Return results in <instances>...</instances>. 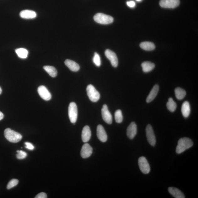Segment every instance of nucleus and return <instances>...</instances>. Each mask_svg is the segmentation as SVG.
<instances>
[{"label": "nucleus", "mask_w": 198, "mask_h": 198, "mask_svg": "<svg viewBox=\"0 0 198 198\" xmlns=\"http://www.w3.org/2000/svg\"><path fill=\"white\" fill-rule=\"evenodd\" d=\"M193 145L192 141L190 138L186 137L180 138L178 141L176 152L178 154L182 153Z\"/></svg>", "instance_id": "1"}, {"label": "nucleus", "mask_w": 198, "mask_h": 198, "mask_svg": "<svg viewBox=\"0 0 198 198\" xmlns=\"http://www.w3.org/2000/svg\"><path fill=\"white\" fill-rule=\"evenodd\" d=\"M4 134L6 139L12 143L19 142L22 138V136L20 134L10 128H7L5 130Z\"/></svg>", "instance_id": "2"}, {"label": "nucleus", "mask_w": 198, "mask_h": 198, "mask_svg": "<svg viewBox=\"0 0 198 198\" xmlns=\"http://www.w3.org/2000/svg\"><path fill=\"white\" fill-rule=\"evenodd\" d=\"M94 19L96 22L102 24H108L114 21V18L112 17L101 13L96 14L94 17Z\"/></svg>", "instance_id": "3"}, {"label": "nucleus", "mask_w": 198, "mask_h": 198, "mask_svg": "<svg viewBox=\"0 0 198 198\" xmlns=\"http://www.w3.org/2000/svg\"><path fill=\"white\" fill-rule=\"evenodd\" d=\"M86 91L89 99L91 101L96 102L99 100L100 97L99 93L92 85H88Z\"/></svg>", "instance_id": "4"}, {"label": "nucleus", "mask_w": 198, "mask_h": 198, "mask_svg": "<svg viewBox=\"0 0 198 198\" xmlns=\"http://www.w3.org/2000/svg\"><path fill=\"white\" fill-rule=\"evenodd\" d=\"M68 115L71 122L75 124L77 120L78 111L77 104L74 102H71L69 104Z\"/></svg>", "instance_id": "5"}, {"label": "nucleus", "mask_w": 198, "mask_h": 198, "mask_svg": "<svg viewBox=\"0 0 198 198\" xmlns=\"http://www.w3.org/2000/svg\"><path fill=\"white\" fill-rule=\"evenodd\" d=\"M138 165L141 171L144 174L149 173L151 170L148 162L144 157H141L138 159Z\"/></svg>", "instance_id": "6"}, {"label": "nucleus", "mask_w": 198, "mask_h": 198, "mask_svg": "<svg viewBox=\"0 0 198 198\" xmlns=\"http://www.w3.org/2000/svg\"><path fill=\"white\" fill-rule=\"evenodd\" d=\"M146 136L148 142L152 146L154 147L156 143V139L153 128L150 125L147 126L146 129Z\"/></svg>", "instance_id": "7"}, {"label": "nucleus", "mask_w": 198, "mask_h": 198, "mask_svg": "<svg viewBox=\"0 0 198 198\" xmlns=\"http://www.w3.org/2000/svg\"><path fill=\"white\" fill-rule=\"evenodd\" d=\"M161 7L164 8H174L180 4L179 0H160L159 3Z\"/></svg>", "instance_id": "8"}, {"label": "nucleus", "mask_w": 198, "mask_h": 198, "mask_svg": "<svg viewBox=\"0 0 198 198\" xmlns=\"http://www.w3.org/2000/svg\"><path fill=\"white\" fill-rule=\"evenodd\" d=\"M105 54L106 57L110 61L112 66L115 68L117 67L118 65V60L116 54L109 49L106 50Z\"/></svg>", "instance_id": "9"}, {"label": "nucleus", "mask_w": 198, "mask_h": 198, "mask_svg": "<svg viewBox=\"0 0 198 198\" xmlns=\"http://www.w3.org/2000/svg\"><path fill=\"white\" fill-rule=\"evenodd\" d=\"M102 117L104 120L108 124H111L112 122V117L108 110L107 105H104L101 110Z\"/></svg>", "instance_id": "10"}, {"label": "nucleus", "mask_w": 198, "mask_h": 198, "mask_svg": "<svg viewBox=\"0 0 198 198\" xmlns=\"http://www.w3.org/2000/svg\"><path fill=\"white\" fill-rule=\"evenodd\" d=\"M38 91L39 95L45 101H49L51 99V95L46 87L41 86L39 87Z\"/></svg>", "instance_id": "11"}, {"label": "nucleus", "mask_w": 198, "mask_h": 198, "mask_svg": "<svg viewBox=\"0 0 198 198\" xmlns=\"http://www.w3.org/2000/svg\"><path fill=\"white\" fill-rule=\"evenodd\" d=\"M97 136L99 140L103 142H106L107 140L108 136L103 126L98 125L97 129Z\"/></svg>", "instance_id": "12"}, {"label": "nucleus", "mask_w": 198, "mask_h": 198, "mask_svg": "<svg viewBox=\"0 0 198 198\" xmlns=\"http://www.w3.org/2000/svg\"><path fill=\"white\" fill-rule=\"evenodd\" d=\"M92 147L88 143L84 144L82 148L80 154L82 158H86L90 157L93 153Z\"/></svg>", "instance_id": "13"}, {"label": "nucleus", "mask_w": 198, "mask_h": 198, "mask_svg": "<svg viewBox=\"0 0 198 198\" xmlns=\"http://www.w3.org/2000/svg\"><path fill=\"white\" fill-rule=\"evenodd\" d=\"M137 131V126L134 122L131 123L127 128V134L128 138L133 139L136 136Z\"/></svg>", "instance_id": "14"}, {"label": "nucleus", "mask_w": 198, "mask_h": 198, "mask_svg": "<svg viewBox=\"0 0 198 198\" xmlns=\"http://www.w3.org/2000/svg\"><path fill=\"white\" fill-rule=\"evenodd\" d=\"M19 16L22 18L31 19L36 18L37 14L34 11L25 10L22 11L19 14Z\"/></svg>", "instance_id": "15"}, {"label": "nucleus", "mask_w": 198, "mask_h": 198, "mask_svg": "<svg viewBox=\"0 0 198 198\" xmlns=\"http://www.w3.org/2000/svg\"><path fill=\"white\" fill-rule=\"evenodd\" d=\"M91 137V131L90 127L88 126H84L82 133V141L84 143H86L90 140Z\"/></svg>", "instance_id": "16"}, {"label": "nucleus", "mask_w": 198, "mask_h": 198, "mask_svg": "<svg viewBox=\"0 0 198 198\" xmlns=\"http://www.w3.org/2000/svg\"><path fill=\"white\" fill-rule=\"evenodd\" d=\"M159 91V86L157 84L154 85L152 89L147 98L146 101L147 103H151L155 99Z\"/></svg>", "instance_id": "17"}, {"label": "nucleus", "mask_w": 198, "mask_h": 198, "mask_svg": "<svg viewBox=\"0 0 198 198\" xmlns=\"http://www.w3.org/2000/svg\"><path fill=\"white\" fill-rule=\"evenodd\" d=\"M65 64L70 70L73 72H77L79 70L80 66L72 60L67 59L65 61Z\"/></svg>", "instance_id": "18"}, {"label": "nucleus", "mask_w": 198, "mask_h": 198, "mask_svg": "<svg viewBox=\"0 0 198 198\" xmlns=\"http://www.w3.org/2000/svg\"><path fill=\"white\" fill-rule=\"evenodd\" d=\"M169 193L176 198H185V197L181 191L177 188L170 187L168 189Z\"/></svg>", "instance_id": "19"}, {"label": "nucleus", "mask_w": 198, "mask_h": 198, "mask_svg": "<svg viewBox=\"0 0 198 198\" xmlns=\"http://www.w3.org/2000/svg\"><path fill=\"white\" fill-rule=\"evenodd\" d=\"M181 112L183 116L185 118H187L189 116L190 113V104L188 101H185L183 103Z\"/></svg>", "instance_id": "20"}, {"label": "nucleus", "mask_w": 198, "mask_h": 198, "mask_svg": "<svg viewBox=\"0 0 198 198\" xmlns=\"http://www.w3.org/2000/svg\"><path fill=\"white\" fill-rule=\"evenodd\" d=\"M141 66L143 72L147 73L153 70L155 67V65L151 62H145L142 63Z\"/></svg>", "instance_id": "21"}, {"label": "nucleus", "mask_w": 198, "mask_h": 198, "mask_svg": "<svg viewBox=\"0 0 198 198\" xmlns=\"http://www.w3.org/2000/svg\"><path fill=\"white\" fill-rule=\"evenodd\" d=\"M140 46L141 49L146 51H152L155 48L153 43L149 42H145L141 43Z\"/></svg>", "instance_id": "22"}, {"label": "nucleus", "mask_w": 198, "mask_h": 198, "mask_svg": "<svg viewBox=\"0 0 198 198\" xmlns=\"http://www.w3.org/2000/svg\"><path fill=\"white\" fill-rule=\"evenodd\" d=\"M43 69L52 77L55 78L57 75V70L53 66H45L43 67Z\"/></svg>", "instance_id": "23"}, {"label": "nucleus", "mask_w": 198, "mask_h": 198, "mask_svg": "<svg viewBox=\"0 0 198 198\" xmlns=\"http://www.w3.org/2000/svg\"><path fill=\"white\" fill-rule=\"evenodd\" d=\"M175 93L176 97L179 100L184 99L186 95V91L180 88H177L175 89Z\"/></svg>", "instance_id": "24"}, {"label": "nucleus", "mask_w": 198, "mask_h": 198, "mask_svg": "<svg viewBox=\"0 0 198 198\" xmlns=\"http://www.w3.org/2000/svg\"><path fill=\"white\" fill-rule=\"evenodd\" d=\"M16 53L19 57L23 59L27 57L28 51L27 49L24 48H19L16 50Z\"/></svg>", "instance_id": "25"}, {"label": "nucleus", "mask_w": 198, "mask_h": 198, "mask_svg": "<svg viewBox=\"0 0 198 198\" xmlns=\"http://www.w3.org/2000/svg\"><path fill=\"white\" fill-rule=\"evenodd\" d=\"M167 107L169 111L171 112H174L177 108V104L173 100L172 98H169L167 103Z\"/></svg>", "instance_id": "26"}, {"label": "nucleus", "mask_w": 198, "mask_h": 198, "mask_svg": "<svg viewBox=\"0 0 198 198\" xmlns=\"http://www.w3.org/2000/svg\"><path fill=\"white\" fill-rule=\"evenodd\" d=\"M115 121L117 123H120L123 120V116L121 110H119L116 111L115 114Z\"/></svg>", "instance_id": "27"}, {"label": "nucleus", "mask_w": 198, "mask_h": 198, "mask_svg": "<svg viewBox=\"0 0 198 198\" xmlns=\"http://www.w3.org/2000/svg\"><path fill=\"white\" fill-rule=\"evenodd\" d=\"M93 62L97 67H100L101 65L100 57L99 54L97 53H95L93 58Z\"/></svg>", "instance_id": "28"}, {"label": "nucleus", "mask_w": 198, "mask_h": 198, "mask_svg": "<svg viewBox=\"0 0 198 198\" xmlns=\"http://www.w3.org/2000/svg\"><path fill=\"white\" fill-rule=\"evenodd\" d=\"M19 180L17 179H13L10 180V181L8 182L7 186V188L8 189H12L13 187L17 185L19 183Z\"/></svg>", "instance_id": "29"}, {"label": "nucleus", "mask_w": 198, "mask_h": 198, "mask_svg": "<svg viewBox=\"0 0 198 198\" xmlns=\"http://www.w3.org/2000/svg\"><path fill=\"white\" fill-rule=\"evenodd\" d=\"M18 154H17V158L19 159H23L26 158L27 154L25 152L23 151H17Z\"/></svg>", "instance_id": "30"}, {"label": "nucleus", "mask_w": 198, "mask_h": 198, "mask_svg": "<svg viewBox=\"0 0 198 198\" xmlns=\"http://www.w3.org/2000/svg\"><path fill=\"white\" fill-rule=\"evenodd\" d=\"M25 144L26 148L30 150H33L34 149V147L32 143L28 142H26Z\"/></svg>", "instance_id": "31"}, {"label": "nucleus", "mask_w": 198, "mask_h": 198, "mask_svg": "<svg viewBox=\"0 0 198 198\" xmlns=\"http://www.w3.org/2000/svg\"><path fill=\"white\" fill-rule=\"evenodd\" d=\"M35 198H47V195L46 194L42 192L39 193L38 195H37L35 197Z\"/></svg>", "instance_id": "32"}, {"label": "nucleus", "mask_w": 198, "mask_h": 198, "mask_svg": "<svg viewBox=\"0 0 198 198\" xmlns=\"http://www.w3.org/2000/svg\"><path fill=\"white\" fill-rule=\"evenodd\" d=\"M127 5L131 8H133L136 6V3L134 1H129L127 2Z\"/></svg>", "instance_id": "33"}, {"label": "nucleus", "mask_w": 198, "mask_h": 198, "mask_svg": "<svg viewBox=\"0 0 198 198\" xmlns=\"http://www.w3.org/2000/svg\"><path fill=\"white\" fill-rule=\"evenodd\" d=\"M4 117V115L3 114V113L1 112H0V120H2L3 119Z\"/></svg>", "instance_id": "34"}, {"label": "nucleus", "mask_w": 198, "mask_h": 198, "mask_svg": "<svg viewBox=\"0 0 198 198\" xmlns=\"http://www.w3.org/2000/svg\"><path fill=\"white\" fill-rule=\"evenodd\" d=\"M2 93V88H1V87H0V95H1V94Z\"/></svg>", "instance_id": "35"}, {"label": "nucleus", "mask_w": 198, "mask_h": 198, "mask_svg": "<svg viewBox=\"0 0 198 198\" xmlns=\"http://www.w3.org/2000/svg\"><path fill=\"white\" fill-rule=\"evenodd\" d=\"M136 1L138 2H141L142 1V0H136Z\"/></svg>", "instance_id": "36"}]
</instances>
